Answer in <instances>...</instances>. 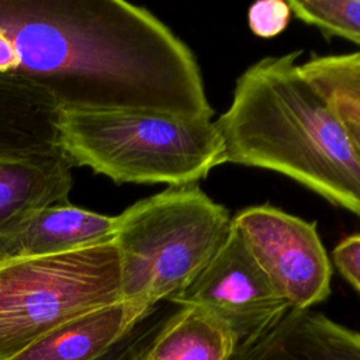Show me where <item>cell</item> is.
Returning <instances> with one entry per match:
<instances>
[{
	"label": "cell",
	"mask_w": 360,
	"mask_h": 360,
	"mask_svg": "<svg viewBox=\"0 0 360 360\" xmlns=\"http://www.w3.org/2000/svg\"><path fill=\"white\" fill-rule=\"evenodd\" d=\"M59 108L41 86L17 75L0 73V155L59 149Z\"/></svg>",
	"instance_id": "obj_12"
},
{
	"label": "cell",
	"mask_w": 360,
	"mask_h": 360,
	"mask_svg": "<svg viewBox=\"0 0 360 360\" xmlns=\"http://www.w3.org/2000/svg\"><path fill=\"white\" fill-rule=\"evenodd\" d=\"M350 42H353V44H356V45L360 46V38H352Z\"/></svg>",
	"instance_id": "obj_20"
},
{
	"label": "cell",
	"mask_w": 360,
	"mask_h": 360,
	"mask_svg": "<svg viewBox=\"0 0 360 360\" xmlns=\"http://www.w3.org/2000/svg\"><path fill=\"white\" fill-rule=\"evenodd\" d=\"M115 219L121 300L146 312L186 288L232 226L229 211L197 184L167 187Z\"/></svg>",
	"instance_id": "obj_4"
},
{
	"label": "cell",
	"mask_w": 360,
	"mask_h": 360,
	"mask_svg": "<svg viewBox=\"0 0 360 360\" xmlns=\"http://www.w3.org/2000/svg\"><path fill=\"white\" fill-rule=\"evenodd\" d=\"M121 301L112 240L60 255L0 263V360H11L59 325Z\"/></svg>",
	"instance_id": "obj_5"
},
{
	"label": "cell",
	"mask_w": 360,
	"mask_h": 360,
	"mask_svg": "<svg viewBox=\"0 0 360 360\" xmlns=\"http://www.w3.org/2000/svg\"><path fill=\"white\" fill-rule=\"evenodd\" d=\"M229 360H360V332L321 312L290 308L267 332L236 346Z\"/></svg>",
	"instance_id": "obj_9"
},
{
	"label": "cell",
	"mask_w": 360,
	"mask_h": 360,
	"mask_svg": "<svg viewBox=\"0 0 360 360\" xmlns=\"http://www.w3.org/2000/svg\"><path fill=\"white\" fill-rule=\"evenodd\" d=\"M173 311H162L158 305L97 360H146L156 338Z\"/></svg>",
	"instance_id": "obj_16"
},
{
	"label": "cell",
	"mask_w": 360,
	"mask_h": 360,
	"mask_svg": "<svg viewBox=\"0 0 360 360\" xmlns=\"http://www.w3.org/2000/svg\"><path fill=\"white\" fill-rule=\"evenodd\" d=\"M232 224L290 308L311 309L329 297L332 264L315 222L264 204L239 211Z\"/></svg>",
	"instance_id": "obj_6"
},
{
	"label": "cell",
	"mask_w": 360,
	"mask_h": 360,
	"mask_svg": "<svg viewBox=\"0 0 360 360\" xmlns=\"http://www.w3.org/2000/svg\"><path fill=\"white\" fill-rule=\"evenodd\" d=\"M10 75L59 107L212 118L190 48L145 7L122 0H0Z\"/></svg>",
	"instance_id": "obj_1"
},
{
	"label": "cell",
	"mask_w": 360,
	"mask_h": 360,
	"mask_svg": "<svg viewBox=\"0 0 360 360\" xmlns=\"http://www.w3.org/2000/svg\"><path fill=\"white\" fill-rule=\"evenodd\" d=\"M347 127H349L350 135H352V138H353V142H354L356 148H357L359 152H360V128L356 127V125H349V124H347Z\"/></svg>",
	"instance_id": "obj_19"
},
{
	"label": "cell",
	"mask_w": 360,
	"mask_h": 360,
	"mask_svg": "<svg viewBox=\"0 0 360 360\" xmlns=\"http://www.w3.org/2000/svg\"><path fill=\"white\" fill-rule=\"evenodd\" d=\"M115 221L70 202L51 205L1 249L0 260L60 255L112 240Z\"/></svg>",
	"instance_id": "obj_11"
},
{
	"label": "cell",
	"mask_w": 360,
	"mask_h": 360,
	"mask_svg": "<svg viewBox=\"0 0 360 360\" xmlns=\"http://www.w3.org/2000/svg\"><path fill=\"white\" fill-rule=\"evenodd\" d=\"M236 345L231 329L210 312L195 307H177L146 360H229Z\"/></svg>",
	"instance_id": "obj_13"
},
{
	"label": "cell",
	"mask_w": 360,
	"mask_h": 360,
	"mask_svg": "<svg viewBox=\"0 0 360 360\" xmlns=\"http://www.w3.org/2000/svg\"><path fill=\"white\" fill-rule=\"evenodd\" d=\"M300 55L262 58L238 77L217 120L225 162L284 174L360 218V152Z\"/></svg>",
	"instance_id": "obj_2"
},
{
	"label": "cell",
	"mask_w": 360,
	"mask_h": 360,
	"mask_svg": "<svg viewBox=\"0 0 360 360\" xmlns=\"http://www.w3.org/2000/svg\"><path fill=\"white\" fill-rule=\"evenodd\" d=\"M291 14L325 37L360 38V0H288Z\"/></svg>",
	"instance_id": "obj_15"
},
{
	"label": "cell",
	"mask_w": 360,
	"mask_h": 360,
	"mask_svg": "<svg viewBox=\"0 0 360 360\" xmlns=\"http://www.w3.org/2000/svg\"><path fill=\"white\" fill-rule=\"evenodd\" d=\"M339 273L360 295V232L342 239L332 253Z\"/></svg>",
	"instance_id": "obj_18"
},
{
	"label": "cell",
	"mask_w": 360,
	"mask_h": 360,
	"mask_svg": "<svg viewBox=\"0 0 360 360\" xmlns=\"http://www.w3.org/2000/svg\"><path fill=\"white\" fill-rule=\"evenodd\" d=\"M72 167L60 149L0 155V252L42 210L69 202Z\"/></svg>",
	"instance_id": "obj_8"
},
{
	"label": "cell",
	"mask_w": 360,
	"mask_h": 360,
	"mask_svg": "<svg viewBox=\"0 0 360 360\" xmlns=\"http://www.w3.org/2000/svg\"><path fill=\"white\" fill-rule=\"evenodd\" d=\"M58 146L75 166L117 184H197L225 162L212 118L150 110L60 107Z\"/></svg>",
	"instance_id": "obj_3"
},
{
	"label": "cell",
	"mask_w": 360,
	"mask_h": 360,
	"mask_svg": "<svg viewBox=\"0 0 360 360\" xmlns=\"http://www.w3.org/2000/svg\"><path fill=\"white\" fill-rule=\"evenodd\" d=\"M300 69L346 124L360 128V52L312 55Z\"/></svg>",
	"instance_id": "obj_14"
},
{
	"label": "cell",
	"mask_w": 360,
	"mask_h": 360,
	"mask_svg": "<svg viewBox=\"0 0 360 360\" xmlns=\"http://www.w3.org/2000/svg\"><path fill=\"white\" fill-rule=\"evenodd\" d=\"M291 8L283 0H262L250 6L248 21L250 31L262 38H273L288 25Z\"/></svg>",
	"instance_id": "obj_17"
},
{
	"label": "cell",
	"mask_w": 360,
	"mask_h": 360,
	"mask_svg": "<svg viewBox=\"0 0 360 360\" xmlns=\"http://www.w3.org/2000/svg\"><path fill=\"white\" fill-rule=\"evenodd\" d=\"M149 312L121 300L59 325L11 360H97Z\"/></svg>",
	"instance_id": "obj_10"
},
{
	"label": "cell",
	"mask_w": 360,
	"mask_h": 360,
	"mask_svg": "<svg viewBox=\"0 0 360 360\" xmlns=\"http://www.w3.org/2000/svg\"><path fill=\"white\" fill-rule=\"evenodd\" d=\"M169 302L210 312L231 329L236 346L267 332L290 309L233 224L208 264Z\"/></svg>",
	"instance_id": "obj_7"
}]
</instances>
